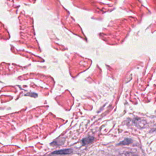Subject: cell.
<instances>
[{
    "mask_svg": "<svg viewBox=\"0 0 156 156\" xmlns=\"http://www.w3.org/2000/svg\"><path fill=\"white\" fill-rule=\"evenodd\" d=\"M72 153L71 149H62L59 150V151H56L53 153V154H68Z\"/></svg>",
    "mask_w": 156,
    "mask_h": 156,
    "instance_id": "cell-1",
    "label": "cell"
},
{
    "mask_svg": "<svg viewBox=\"0 0 156 156\" xmlns=\"http://www.w3.org/2000/svg\"><path fill=\"white\" fill-rule=\"evenodd\" d=\"M94 140V138L91 137H89L84 138V139L82 140V142L84 144H87L90 143H91Z\"/></svg>",
    "mask_w": 156,
    "mask_h": 156,
    "instance_id": "cell-2",
    "label": "cell"
},
{
    "mask_svg": "<svg viewBox=\"0 0 156 156\" xmlns=\"http://www.w3.org/2000/svg\"><path fill=\"white\" fill-rule=\"evenodd\" d=\"M131 142H132V141H131V139H129V138H127V139H125L123 142H121L118 144H119V145H120V144H122V145H126V144H130Z\"/></svg>",
    "mask_w": 156,
    "mask_h": 156,
    "instance_id": "cell-3",
    "label": "cell"
}]
</instances>
